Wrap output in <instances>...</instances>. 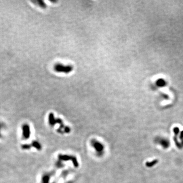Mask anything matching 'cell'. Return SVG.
Returning a JSON list of instances; mask_svg holds the SVG:
<instances>
[{
	"label": "cell",
	"instance_id": "277c9868",
	"mask_svg": "<svg viewBox=\"0 0 183 183\" xmlns=\"http://www.w3.org/2000/svg\"><path fill=\"white\" fill-rule=\"evenodd\" d=\"M3 128V125L2 124L0 123V137H1V136H2L1 132H2V130Z\"/></svg>",
	"mask_w": 183,
	"mask_h": 183
},
{
	"label": "cell",
	"instance_id": "6da1fadb",
	"mask_svg": "<svg viewBox=\"0 0 183 183\" xmlns=\"http://www.w3.org/2000/svg\"><path fill=\"white\" fill-rule=\"evenodd\" d=\"M54 70L57 72H63L65 73H68L73 70V67L70 65L64 66L61 64H57L54 66Z\"/></svg>",
	"mask_w": 183,
	"mask_h": 183
},
{
	"label": "cell",
	"instance_id": "3957f363",
	"mask_svg": "<svg viewBox=\"0 0 183 183\" xmlns=\"http://www.w3.org/2000/svg\"><path fill=\"white\" fill-rule=\"evenodd\" d=\"M36 2H38V5L40 7H42L43 8H46V5H45V4L44 3L43 1H36Z\"/></svg>",
	"mask_w": 183,
	"mask_h": 183
},
{
	"label": "cell",
	"instance_id": "7a4b0ae2",
	"mask_svg": "<svg viewBox=\"0 0 183 183\" xmlns=\"http://www.w3.org/2000/svg\"><path fill=\"white\" fill-rule=\"evenodd\" d=\"M22 137L24 139H27L30 136V129L29 125L24 124L22 125Z\"/></svg>",
	"mask_w": 183,
	"mask_h": 183
}]
</instances>
